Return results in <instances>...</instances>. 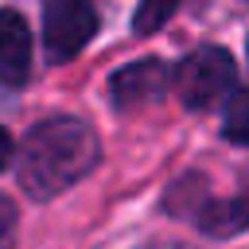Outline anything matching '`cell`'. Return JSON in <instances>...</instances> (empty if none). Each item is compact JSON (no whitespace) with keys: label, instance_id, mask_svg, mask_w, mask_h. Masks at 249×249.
<instances>
[{"label":"cell","instance_id":"6da1fadb","mask_svg":"<svg viewBox=\"0 0 249 249\" xmlns=\"http://www.w3.org/2000/svg\"><path fill=\"white\" fill-rule=\"evenodd\" d=\"M97 156H101V140L82 117H47L23 136L16 160L19 187L31 198L47 202L66 187H74L78 179H86Z\"/></svg>","mask_w":249,"mask_h":249},{"label":"cell","instance_id":"7a4b0ae2","mask_svg":"<svg viewBox=\"0 0 249 249\" xmlns=\"http://www.w3.org/2000/svg\"><path fill=\"white\" fill-rule=\"evenodd\" d=\"M167 210L179 214L183 222L191 218L210 237H233V233L249 230V191L237 195V198H210L202 175L179 179L167 195Z\"/></svg>","mask_w":249,"mask_h":249},{"label":"cell","instance_id":"3957f363","mask_svg":"<svg viewBox=\"0 0 249 249\" xmlns=\"http://www.w3.org/2000/svg\"><path fill=\"white\" fill-rule=\"evenodd\" d=\"M175 86H179V97H183L187 109H210L233 86V58H230V51H222V47H195L179 62Z\"/></svg>","mask_w":249,"mask_h":249},{"label":"cell","instance_id":"277c9868","mask_svg":"<svg viewBox=\"0 0 249 249\" xmlns=\"http://www.w3.org/2000/svg\"><path fill=\"white\" fill-rule=\"evenodd\" d=\"M97 31V8L89 0H47L43 4V47L51 62L74 58Z\"/></svg>","mask_w":249,"mask_h":249},{"label":"cell","instance_id":"5b68a950","mask_svg":"<svg viewBox=\"0 0 249 249\" xmlns=\"http://www.w3.org/2000/svg\"><path fill=\"white\" fill-rule=\"evenodd\" d=\"M167 82H171V70L160 58H136L132 66H124V70H117L109 78V101H113L117 113L144 109V105L163 97Z\"/></svg>","mask_w":249,"mask_h":249},{"label":"cell","instance_id":"8992f818","mask_svg":"<svg viewBox=\"0 0 249 249\" xmlns=\"http://www.w3.org/2000/svg\"><path fill=\"white\" fill-rule=\"evenodd\" d=\"M31 74V27L19 12L0 8V82L23 86Z\"/></svg>","mask_w":249,"mask_h":249},{"label":"cell","instance_id":"52a82bcc","mask_svg":"<svg viewBox=\"0 0 249 249\" xmlns=\"http://www.w3.org/2000/svg\"><path fill=\"white\" fill-rule=\"evenodd\" d=\"M179 4H183V0H140V8H136V16H132V31H136V35L160 31V27L179 12Z\"/></svg>","mask_w":249,"mask_h":249},{"label":"cell","instance_id":"ba28073f","mask_svg":"<svg viewBox=\"0 0 249 249\" xmlns=\"http://www.w3.org/2000/svg\"><path fill=\"white\" fill-rule=\"evenodd\" d=\"M222 132H226V140L249 148V89H237V93L230 97V105H226V121H222Z\"/></svg>","mask_w":249,"mask_h":249},{"label":"cell","instance_id":"9c48e42d","mask_svg":"<svg viewBox=\"0 0 249 249\" xmlns=\"http://www.w3.org/2000/svg\"><path fill=\"white\" fill-rule=\"evenodd\" d=\"M12 241H16V206L0 198V249H12Z\"/></svg>","mask_w":249,"mask_h":249},{"label":"cell","instance_id":"30bf717a","mask_svg":"<svg viewBox=\"0 0 249 249\" xmlns=\"http://www.w3.org/2000/svg\"><path fill=\"white\" fill-rule=\"evenodd\" d=\"M12 156H16V148H12V136H8L4 128H0V171H4L8 163H12Z\"/></svg>","mask_w":249,"mask_h":249},{"label":"cell","instance_id":"8fae6325","mask_svg":"<svg viewBox=\"0 0 249 249\" xmlns=\"http://www.w3.org/2000/svg\"><path fill=\"white\" fill-rule=\"evenodd\" d=\"M148 249H187V245H148Z\"/></svg>","mask_w":249,"mask_h":249}]
</instances>
